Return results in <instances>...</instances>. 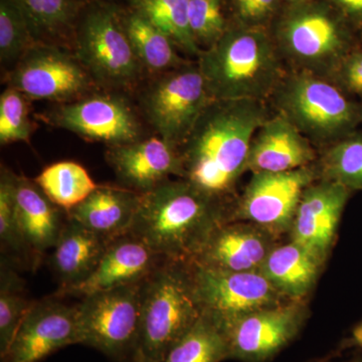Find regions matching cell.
Instances as JSON below:
<instances>
[{"label":"cell","mask_w":362,"mask_h":362,"mask_svg":"<svg viewBox=\"0 0 362 362\" xmlns=\"http://www.w3.org/2000/svg\"><path fill=\"white\" fill-rule=\"evenodd\" d=\"M16 1L25 14L35 40L45 44H52V40L64 37L75 28L83 6L78 0Z\"/></svg>","instance_id":"28"},{"label":"cell","mask_w":362,"mask_h":362,"mask_svg":"<svg viewBox=\"0 0 362 362\" xmlns=\"http://www.w3.org/2000/svg\"><path fill=\"white\" fill-rule=\"evenodd\" d=\"M350 18L362 23V0H334Z\"/></svg>","instance_id":"38"},{"label":"cell","mask_w":362,"mask_h":362,"mask_svg":"<svg viewBox=\"0 0 362 362\" xmlns=\"http://www.w3.org/2000/svg\"><path fill=\"white\" fill-rule=\"evenodd\" d=\"M316 159L311 142L285 117H269L252 138L247 170L284 173L312 165Z\"/></svg>","instance_id":"20"},{"label":"cell","mask_w":362,"mask_h":362,"mask_svg":"<svg viewBox=\"0 0 362 362\" xmlns=\"http://www.w3.org/2000/svg\"><path fill=\"white\" fill-rule=\"evenodd\" d=\"M192 274L202 312L216 320H232L289 300L261 270L220 272L192 265Z\"/></svg>","instance_id":"14"},{"label":"cell","mask_w":362,"mask_h":362,"mask_svg":"<svg viewBox=\"0 0 362 362\" xmlns=\"http://www.w3.org/2000/svg\"><path fill=\"white\" fill-rule=\"evenodd\" d=\"M33 180L52 204L66 213L82 204L98 187L84 166L69 160L47 166Z\"/></svg>","instance_id":"26"},{"label":"cell","mask_w":362,"mask_h":362,"mask_svg":"<svg viewBox=\"0 0 362 362\" xmlns=\"http://www.w3.org/2000/svg\"><path fill=\"white\" fill-rule=\"evenodd\" d=\"M281 57L304 73L335 74L350 51V40L339 21L326 9L305 6L292 11L278 30Z\"/></svg>","instance_id":"9"},{"label":"cell","mask_w":362,"mask_h":362,"mask_svg":"<svg viewBox=\"0 0 362 362\" xmlns=\"http://www.w3.org/2000/svg\"><path fill=\"white\" fill-rule=\"evenodd\" d=\"M277 0H233L238 16L245 23L264 20L275 8Z\"/></svg>","instance_id":"37"},{"label":"cell","mask_w":362,"mask_h":362,"mask_svg":"<svg viewBox=\"0 0 362 362\" xmlns=\"http://www.w3.org/2000/svg\"><path fill=\"white\" fill-rule=\"evenodd\" d=\"M16 173L1 168L0 173V242L2 252L14 264L25 263L28 267H37L40 259L33 254L23 237L16 207Z\"/></svg>","instance_id":"31"},{"label":"cell","mask_w":362,"mask_h":362,"mask_svg":"<svg viewBox=\"0 0 362 362\" xmlns=\"http://www.w3.org/2000/svg\"><path fill=\"white\" fill-rule=\"evenodd\" d=\"M11 259L2 257L0 267V356L16 337L23 318L35 301L28 299L25 280Z\"/></svg>","instance_id":"30"},{"label":"cell","mask_w":362,"mask_h":362,"mask_svg":"<svg viewBox=\"0 0 362 362\" xmlns=\"http://www.w3.org/2000/svg\"><path fill=\"white\" fill-rule=\"evenodd\" d=\"M20 90L7 87L0 95V144L30 143L35 125L30 114V104Z\"/></svg>","instance_id":"34"},{"label":"cell","mask_w":362,"mask_h":362,"mask_svg":"<svg viewBox=\"0 0 362 362\" xmlns=\"http://www.w3.org/2000/svg\"><path fill=\"white\" fill-rule=\"evenodd\" d=\"M307 318L308 309L304 300H288L232 320L214 319L228 340V358L266 362L297 337Z\"/></svg>","instance_id":"12"},{"label":"cell","mask_w":362,"mask_h":362,"mask_svg":"<svg viewBox=\"0 0 362 362\" xmlns=\"http://www.w3.org/2000/svg\"><path fill=\"white\" fill-rule=\"evenodd\" d=\"M139 201V192L130 188L98 185L68 216L70 220L111 240L130 233Z\"/></svg>","instance_id":"21"},{"label":"cell","mask_w":362,"mask_h":362,"mask_svg":"<svg viewBox=\"0 0 362 362\" xmlns=\"http://www.w3.org/2000/svg\"><path fill=\"white\" fill-rule=\"evenodd\" d=\"M80 344L77 305L57 299L35 301L1 362H39L54 352Z\"/></svg>","instance_id":"15"},{"label":"cell","mask_w":362,"mask_h":362,"mask_svg":"<svg viewBox=\"0 0 362 362\" xmlns=\"http://www.w3.org/2000/svg\"><path fill=\"white\" fill-rule=\"evenodd\" d=\"M37 42L16 0H0V63L7 73Z\"/></svg>","instance_id":"33"},{"label":"cell","mask_w":362,"mask_h":362,"mask_svg":"<svg viewBox=\"0 0 362 362\" xmlns=\"http://www.w3.org/2000/svg\"><path fill=\"white\" fill-rule=\"evenodd\" d=\"M132 233L109 240L99 265L84 282L54 297H85L94 293L139 284L165 261Z\"/></svg>","instance_id":"18"},{"label":"cell","mask_w":362,"mask_h":362,"mask_svg":"<svg viewBox=\"0 0 362 362\" xmlns=\"http://www.w3.org/2000/svg\"><path fill=\"white\" fill-rule=\"evenodd\" d=\"M343 349H357L362 350V319L352 328L350 335L344 340Z\"/></svg>","instance_id":"39"},{"label":"cell","mask_w":362,"mask_h":362,"mask_svg":"<svg viewBox=\"0 0 362 362\" xmlns=\"http://www.w3.org/2000/svg\"><path fill=\"white\" fill-rule=\"evenodd\" d=\"M230 204L189 181L168 180L140 194L130 233L166 259L190 263L218 226L228 221Z\"/></svg>","instance_id":"2"},{"label":"cell","mask_w":362,"mask_h":362,"mask_svg":"<svg viewBox=\"0 0 362 362\" xmlns=\"http://www.w3.org/2000/svg\"><path fill=\"white\" fill-rule=\"evenodd\" d=\"M202 315L192 264L165 259L143 281L139 332L131 362H164Z\"/></svg>","instance_id":"4"},{"label":"cell","mask_w":362,"mask_h":362,"mask_svg":"<svg viewBox=\"0 0 362 362\" xmlns=\"http://www.w3.org/2000/svg\"><path fill=\"white\" fill-rule=\"evenodd\" d=\"M142 283L83 297L77 305L80 344L115 361H132L139 332Z\"/></svg>","instance_id":"7"},{"label":"cell","mask_w":362,"mask_h":362,"mask_svg":"<svg viewBox=\"0 0 362 362\" xmlns=\"http://www.w3.org/2000/svg\"><path fill=\"white\" fill-rule=\"evenodd\" d=\"M319 178L334 181L350 192L362 190V135H350L333 143L321 157Z\"/></svg>","instance_id":"32"},{"label":"cell","mask_w":362,"mask_h":362,"mask_svg":"<svg viewBox=\"0 0 362 362\" xmlns=\"http://www.w3.org/2000/svg\"><path fill=\"white\" fill-rule=\"evenodd\" d=\"M349 362H362V358L354 359V361H350Z\"/></svg>","instance_id":"41"},{"label":"cell","mask_w":362,"mask_h":362,"mask_svg":"<svg viewBox=\"0 0 362 362\" xmlns=\"http://www.w3.org/2000/svg\"><path fill=\"white\" fill-rule=\"evenodd\" d=\"M45 119L54 127L108 147L142 138L141 124L133 107L125 98L112 93L87 95L59 105L47 112Z\"/></svg>","instance_id":"13"},{"label":"cell","mask_w":362,"mask_h":362,"mask_svg":"<svg viewBox=\"0 0 362 362\" xmlns=\"http://www.w3.org/2000/svg\"><path fill=\"white\" fill-rule=\"evenodd\" d=\"M121 21L145 71L162 74L187 65L166 33L132 9L120 11Z\"/></svg>","instance_id":"25"},{"label":"cell","mask_w":362,"mask_h":362,"mask_svg":"<svg viewBox=\"0 0 362 362\" xmlns=\"http://www.w3.org/2000/svg\"><path fill=\"white\" fill-rule=\"evenodd\" d=\"M16 207L23 237L33 254L40 259L47 250L54 249L69 216L52 204L35 180L16 175Z\"/></svg>","instance_id":"22"},{"label":"cell","mask_w":362,"mask_h":362,"mask_svg":"<svg viewBox=\"0 0 362 362\" xmlns=\"http://www.w3.org/2000/svg\"><path fill=\"white\" fill-rule=\"evenodd\" d=\"M132 11L141 14L150 23L168 35L189 56L199 58L202 49L190 30L188 18L189 0H127Z\"/></svg>","instance_id":"27"},{"label":"cell","mask_w":362,"mask_h":362,"mask_svg":"<svg viewBox=\"0 0 362 362\" xmlns=\"http://www.w3.org/2000/svg\"><path fill=\"white\" fill-rule=\"evenodd\" d=\"M319 178L313 165L252 175L244 192L230 206L228 221H247L280 238L289 233L303 192Z\"/></svg>","instance_id":"11"},{"label":"cell","mask_w":362,"mask_h":362,"mask_svg":"<svg viewBox=\"0 0 362 362\" xmlns=\"http://www.w3.org/2000/svg\"><path fill=\"white\" fill-rule=\"evenodd\" d=\"M7 87L30 100L64 104L87 96L96 83L75 54L37 42L6 76Z\"/></svg>","instance_id":"10"},{"label":"cell","mask_w":362,"mask_h":362,"mask_svg":"<svg viewBox=\"0 0 362 362\" xmlns=\"http://www.w3.org/2000/svg\"><path fill=\"white\" fill-rule=\"evenodd\" d=\"M120 11L114 4L92 2L78 16L74 54L96 85L123 89L135 85L145 69L124 30Z\"/></svg>","instance_id":"6"},{"label":"cell","mask_w":362,"mask_h":362,"mask_svg":"<svg viewBox=\"0 0 362 362\" xmlns=\"http://www.w3.org/2000/svg\"><path fill=\"white\" fill-rule=\"evenodd\" d=\"M324 266L304 247L290 240L276 245L261 271L289 300H304L315 286Z\"/></svg>","instance_id":"24"},{"label":"cell","mask_w":362,"mask_h":362,"mask_svg":"<svg viewBox=\"0 0 362 362\" xmlns=\"http://www.w3.org/2000/svg\"><path fill=\"white\" fill-rule=\"evenodd\" d=\"M340 84L350 93L362 96V51L352 52L337 71Z\"/></svg>","instance_id":"36"},{"label":"cell","mask_w":362,"mask_h":362,"mask_svg":"<svg viewBox=\"0 0 362 362\" xmlns=\"http://www.w3.org/2000/svg\"><path fill=\"white\" fill-rule=\"evenodd\" d=\"M284 1L293 2V4H301V2H304L305 0H284Z\"/></svg>","instance_id":"40"},{"label":"cell","mask_w":362,"mask_h":362,"mask_svg":"<svg viewBox=\"0 0 362 362\" xmlns=\"http://www.w3.org/2000/svg\"><path fill=\"white\" fill-rule=\"evenodd\" d=\"M278 238L247 221H226L211 233L190 264L207 270H261Z\"/></svg>","instance_id":"17"},{"label":"cell","mask_w":362,"mask_h":362,"mask_svg":"<svg viewBox=\"0 0 362 362\" xmlns=\"http://www.w3.org/2000/svg\"><path fill=\"white\" fill-rule=\"evenodd\" d=\"M268 119L259 100H213L178 149L181 178L228 201L247 170L252 138Z\"/></svg>","instance_id":"1"},{"label":"cell","mask_w":362,"mask_h":362,"mask_svg":"<svg viewBox=\"0 0 362 362\" xmlns=\"http://www.w3.org/2000/svg\"><path fill=\"white\" fill-rule=\"evenodd\" d=\"M105 157L122 187L139 194L182 177L180 151L159 136L108 147Z\"/></svg>","instance_id":"19"},{"label":"cell","mask_w":362,"mask_h":362,"mask_svg":"<svg viewBox=\"0 0 362 362\" xmlns=\"http://www.w3.org/2000/svg\"><path fill=\"white\" fill-rule=\"evenodd\" d=\"M213 100L197 63H188L159 74L143 90L140 104L159 137L180 149Z\"/></svg>","instance_id":"8"},{"label":"cell","mask_w":362,"mask_h":362,"mask_svg":"<svg viewBox=\"0 0 362 362\" xmlns=\"http://www.w3.org/2000/svg\"><path fill=\"white\" fill-rule=\"evenodd\" d=\"M190 30L202 51L216 44L226 32L221 0H189Z\"/></svg>","instance_id":"35"},{"label":"cell","mask_w":362,"mask_h":362,"mask_svg":"<svg viewBox=\"0 0 362 362\" xmlns=\"http://www.w3.org/2000/svg\"><path fill=\"white\" fill-rule=\"evenodd\" d=\"M228 359V344L218 321L202 312L197 323L169 351L164 362H221Z\"/></svg>","instance_id":"29"},{"label":"cell","mask_w":362,"mask_h":362,"mask_svg":"<svg viewBox=\"0 0 362 362\" xmlns=\"http://www.w3.org/2000/svg\"><path fill=\"white\" fill-rule=\"evenodd\" d=\"M108 243L101 235L69 218L52 257V266L59 283L54 296L89 278L99 265Z\"/></svg>","instance_id":"23"},{"label":"cell","mask_w":362,"mask_h":362,"mask_svg":"<svg viewBox=\"0 0 362 362\" xmlns=\"http://www.w3.org/2000/svg\"><path fill=\"white\" fill-rule=\"evenodd\" d=\"M350 194L349 188L334 181H314L302 195L290 228V240L325 265Z\"/></svg>","instance_id":"16"},{"label":"cell","mask_w":362,"mask_h":362,"mask_svg":"<svg viewBox=\"0 0 362 362\" xmlns=\"http://www.w3.org/2000/svg\"><path fill=\"white\" fill-rule=\"evenodd\" d=\"M214 100L264 101L286 77L277 45L259 28L226 30L197 58Z\"/></svg>","instance_id":"3"},{"label":"cell","mask_w":362,"mask_h":362,"mask_svg":"<svg viewBox=\"0 0 362 362\" xmlns=\"http://www.w3.org/2000/svg\"><path fill=\"white\" fill-rule=\"evenodd\" d=\"M281 115L310 142L333 144L354 134L362 110L335 85L320 76H286L274 93Z\"/></svg>","instance_id":"5"},{"label":"cell","mask_w":362,"mask_h":362,"mask_svg":"<svg viewBox=\"0 0 362 362\" xmlns=\"http://www.w3.org/2000/svg\"><path fill=\"white\" fill-rule=\"evenodd\" d=\"M78 2H81V4H84L86 1H87V0H78Z\"/></svg>","instance_id":"42"}]
</instances>
